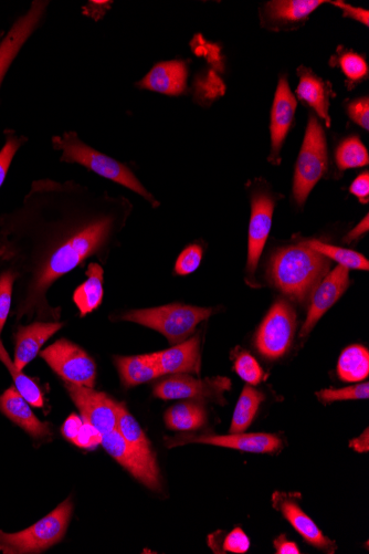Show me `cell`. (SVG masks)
Returning a JSON list of instances; mask_svg holds the SVG:
<instances>
[{"instance_id": "10", "label": "cell", "mask_w": 369, "mask_h": 554, "mask_svg": "<svg viewBox=\"0 0 369 554\" xmlns=\"http://www.w3.org/2000/svg\"><path fill=\"white\" fill-rule=\"evenodd\" d=\"M101 445L115 461L144 486L154 491H161V474L155 457H149L137 451L125 442L117 430L102 436Z\"/></svg>"}, {"instance_id": "30", "label": "cell", "mask_w": 369, "mask_h": 554, "mask_svg": "<svg viewBox=\"0 0 369 554\" xmlns=\"http://www.w3.org/2000/svg\"><path fill=\"white\" fill-rule=\"evenodd\" d=\"M303 244L315 250L316 253H319L330 260L336 261L339 266L345 267L349 270L355 269L367 271L369 269L367 258L354 252V250L332 246L321 242V240L315 239L307 240V242H303Z\"/></svg>"}, {"instance_id": "14", "label": "cell", "mask_w": 369, "mask_h": 554, "mask_svg": "<svg viewBox=\"0 0 369 554\" xmlns=\"http://www.w3.org/2000/svg\"><path fill=\"white\" fill-rule=\"evenodd\" d=\"M49 2L37 0L31 4L30 9L18 18L17 22L8 31V34L0 43V87L13 61L19 54L21 48L39 26L42 17L45 16Z\"/></svg>"}, {"instance_id": "4", "label": "cell", "mask_w": 369, "mask_h": 554, "mask_svg": "<svg viewBox=\"0 0 369 554\" xmlns=\"http://www.w3.org/2000/svg\"><path fill=\"white\" fill-rule=\"evenodd\" d=\"M212 315L213 309L210 308L173 303L163 307L129 311L120 319L160 332L175 346L191 337L198 324Z\"/></svg>"}, {"instance_id": "8", "label": "cell", "mask_w": 369, "mask_h": 554, "mask_svg": "<svg viewBox=\"0 0 369 554\" xmlns=\"http://www.w3.org/2000/svg\"><path fill=\"white\" fill-rule=\"evenodd\" d=\"M295 328H297V315L294 309L287 301H277L258 330L257 349L268 359L281 358L291 347Z\"/></svg>"}, {"instance_id": "41", "label": "cell", "mask_w": 369, "mask_h": 554, "mask_svg": "<svg viewBox=\"0 0 369 554\" xmlns=\"http://www.w3.org/2000/svg\"><path fill=\"white\" fill-rule=\"evenodd\" d=\"M102 435L90 424L84 422L73 444L82 448H94L101 444Z\"/></svg>"}, {"instance_id": "26", "label": "cell", "mask_w": 369, "mask_h": 554, "mask_svg": "<svg viewBox=\"0 0 369 554\" xmlns=\"http://www.w3.org/2000/svg\"><path fill=\"white\" fill-rule=\"evenodd\" d=\"M206 420L203 405L194 402L176 404L165 414L167 427L179 432L197 431L206 424Z\"/></svg>"}, {"instance_id": "13", "label": "cell", "mask_w": 369, "mask_h": 554, "mask_svg": "<svg viewBox=\"0 0 369 554\" xmlns=\"http://www.w3.org/2000/svg\"><path fill=\"white\" fill-rule=\"evenodd\" d=\"M273 212L274 201L271 196L256 194L252 197L247 260L249 280L255 279L259 260L271 231Z\"/></svg>"}, {"instance_id": "11", "label": "cell", "mask_w": 369, "mask_h": 554, "mask_svg": "<svg viewBox=\"0 0 369 554\" xmlns=\"http://www.w3.org/2000/svg\"><path fill=\"white\" fill-rule=\"evenodd\" d=\"M231 388L230 380L214 378L198 380L191 375L175 374L154 386V396L161 400H204L223 399L225 391Z\"/></svg>"}, {"instance_id": "43", "label": "cell", "mask_w": 369, "mask_h": 554, "mask_svg": "<svg viewBox=\"0 0 369 554\" xmlns=\"http://www.w3.org/2000/svg\"><path fill=\"white\" fill-rule=\"evenodd\" d=\"M333 5L340 7L343 10L345 16L351 17L357 20V22L368 26L369 14L367 10L363 8H357L343 2H335L333 3Z\"/></svg>"}, {"instance_id": "19", "label": "cell", "mask_w": 369, "mask_h": 554, "mask_svg": "<svg viewBox=\"0 0 369 554\" xmlns=\"http://www.w3.org/2000/svg\"><path fill=\"white\" fill-rule=\"evenodd\" d=\"M0 411L34 439L40 441V439H47L52 435L50 425L38 420V417L31 411L30 404L15 386L0 396Z\"/></svg>"}, {"instance_id": "23", "label": "cell", "mask_w": 369, "mask_h": 554, "mask_svg": "<svg viewBox=\"0 0 369 554\" xmlns=\"http://www.w3.org/2000/svg\"><path fill=\"white\" fill-rule=\"evenodd\" d=\"M279 508L284 518L310 545L319 549L334 548V542L323 535L314 521L294 501L281 498Z\"/></svg>"}, {"instance_id": "16", "label": "cell", "mask_w": 369, "mask_h": 554, "mask_svg": "<svg viewBox=\"0 0 369 554\" xmlns=\"http://www.w3.org/2000/svg\"><path fill=\"white\" fill-rule=\"evenodd\" d=\"M297 110V100L291 92L288 80L281 78L274 97L271 112V162L279 164L284 140L290 131Z\"/></svg>"}, {"instance_id": "7", "label": "cell", "mask_w": 369, "mask_h": 554, "mask_svg": "<svg viewBox=\"0 0 369 554\" xmlns=\"http://www.w3.org/2000/svg\"><path fill=\"white\" fill-rule=\"evenodd\" d=\"M40 357L65 383L94 389L97 379L96 362L77 344L60 339L41 351Z\"/></svg>"}, {"instance_id": "47", "label": "cell", "mask_w": 369, "mask_h": 554, "mask_svg": "<svg viewBox=\"0 0 369 554\" xmlns=\"http://www.w3.org/2000/svg\"><path fill=\"white\" fill-rule=\"evenodd\" d=\"M350 447L355 449L358 453H367L369 449L368 430L366 428L364 434L360 437L352 439Z\"/></svg>"}, {"instance_id": "5", "label": "cell", "mask_w": 369, "mask_h": 554, "mask_svg": "<svg viewBox=\"0 0 369 554\" xmlns=\"http://www.w3.org/2000/svg\"><path fill=\"white\" fill-rule=\"evenodd\" d=\"M72 511V500L68 498L49 515L26 530L17 533H6L0 530V552L5 554L41 553L54 547L65 538Z\"/></svg>"}, {"instance_id": "39", "label": "cell", "mask_w": 369, "mask_h": 554, "mask_svg": "<svg viewBox=\"0 0 369 554\" xmlns=\"http://www.w3.org/2000/svg\"><path fill=\"white\" fill-rule=\"evenodd\" d=\"M350 118L365 130L369 129V101L368 98L357 99L349 104Z\"/></svg>"}, {"instance_id": "6", "label": "cell", "mask_w": 369, "mask_h": 554, "mask_svg": "<svg viewBox=\"0 0 369 554\" xmlns=\"http://www.w3.org/2000/svg\"><path fill=\"white\" fill-rule=\"evenodd\" d=\"M326 170L328 148L325 133L319 120L311 114L294 173L293 197L299 206L304 205Z\"/></svg>"}, {"instance_id": "32", "label": "cell", "mask_w": 369, "mask_h": 554, "mask_svg": "<svg viewBox=\"0 0 369 554\" xmlns=\"http://www.w3.org/2000/svg\"><path fill=\"white\" fill-rule=\"evenodd\" d=\"M335 159L341 171L363 167L369 162L365 145L357 137L343 141L336 150Z\"/></svg>"}, {"instance_id": "18", "label": "cell", "mask_w": 369, "mask_h": 554, "mask_svg": "<svg viewBox=\"0 0 369 554\" xmlns=\"http://www.w3.org/2000/svg\"><path fill=\"white\" fill-rule=\"evenodd\" d=\"M188 66L184 60L160 62L137 83V87L166 96H181L187 89Z\"/></svg>"}, {"instance_id": "2", "label": "cell", "mask_w": 369, "mask_h": 554, "mask_svg": "<svg viewBox=\"0 0 369 554\" xmlns=\"http://www.w3.org/2000/svg\"><path fill=\"white\" fill-rule=\"evenodd\" d=\"M330 267V259L300 243L277 250L270 260L269 277L283 294L304 302L329 274Z\"/></svg>"}, {"instance_id": "20", "label": "cell", "mask_w": 369, "mask_h": 554, "mask_svg": "<svg viewBox=\"0 0 369 554\" xmlns=\"http://www.w3.org/2000/svg\"><path fill=\"white\" fill-rule=\"evenodd\" d=\"M157 361L163 375L200 373V340L192 339L175 344L171 349L158 352Z\"/></svg>"}, {"instance_id": "9", "label": "cell", "mask_w": 369, "mask_h": 554, "mask_svg": "<svg viewBox=\"0 0 369 554\" xmlns=\"http://www.w3.org/2000/svg\"><path fill=\"white\" fill-rule=\"evenodd\" d=\"M65 388L84 422L96 428L102 436L117 430L119 403L109 395L87 386L65 383Z\"/></svg>"}, {"instance_id": "27", "label": "cell", "mask_w": 369, "mask_h": 554, "mask_svg": "<svg viewBox=\"0 0 369 554\" xmlns=\"http://www.w3.org/2000/svg\"><path fill=\"white\" fill-rule=\"evenodd\" d=\"M340 379L347 383L362 382L369 374V352L365 347L346 348L337 363Z\"/></svg>"}, {"instance_id": "45", "label": "cell", "mask_w": 369, "mask_h": 554, "mask_svg": "<svg viewBox=\"0 0 369 554\" xmlns=\"http://www.w3.org/2000/svg\"><path fill=\"white\" fill-rule=\"evenodd\" d=\"M274 547H276L279 554H299L300 549L294 542L289 541L286 536H280L274 541Z\"/></svg>"}, {"instance_id": "24", "label": "cell", "mask_w": 369, "mask_h": 554, "mask_svg": "<svg viewBox=\"0 0 369 554\" xmlns=\"http://www.w3.org/2000/svg\"><path fill=\"white\" fill-rule=\"evenodd\" d=\"M87 280L73 294L81 317L97 310L103 300L104 270L99 263H90L86 271Z\"/></svg>"}, {"instance_id": "28", "label": "cell", "mask_w": 369, "mask_h": 554, "mask_svg": "<svg viewBox=\"0 0 369 554\" xmlns=\"http://www.w3.org/2000/svg\"><path fill=\"white\" fill-rule=\"evenodd\" d=\"M0 362H3L7 370L12 374L15 388L24 396V399L31 406L42 409L46 403L44 391H42L36 379L29 378V376L17 369L14 361L9 358L2 340H0Z\"/></svg>"}, {"instance_id": "42", "label": "cell", "mask_w": 369, "mask_h": 554, "mask_svg": "<svg viewBox=\"0 0 369 554\" xmlns=\"http://www.w3.org/2000/svg\"><path fill=\"white\" fill-rule=\"evenodd\" d=\"M350 192L355 195L361 203L366 204L369 198V174L364 172L358 175L350 187Z\"/></svg>"}, {"instance_id": "36", "label": "cell", "mask_w": 369, "mask_h": 554, "mask_svg": "<svg viewBox=\"0 0 369 554\" xmlns=\"http://www.w3.org/2000/svg\"><path fill=\"white\" fill-rule=\"evenodd\" d=\"M235 370L242 380L251 385H258L265 379V372L260 364L247 352L238 355L235 361Z\"/></svg>"}, {"instance_id": "22", "label": "cell", "mask_w": 369, "mask_h": 554, "mask_svg": "<svg viewBox=\"0 0 369 554\" xmlns=\"http://www.w3.org/2000/svg\"><path fill=\"white\" fill-rule=\"evenodd\" d=\"M121 381L125 388L151 382L162 376L156 353L137 357H117L114 359Z\"/></svg>"}, {"instance_id": "34", "label": "cell", "mask_w": 369, "mask_h": 554, "mask_svg": "<svg viewBox=\"0 0 369 554\" xmlns=\"http://www.w3.org/2000/svg\"><path fill=\"white\" fill-rule=\"evenodd\" d=\"M6 142L2 151H0V187L3 186L9 171L10 165L15 158L18 150L23 146L28 139L24 135H18L15 131H5Z\"/></svg>"}, {"instance_id": "12", "label": "cell", "mask_w": 369, "mask_h": 554, "mask_svg": "<svg viewBox=\"0 0 369 554\" xmlns=\"http://www.w3.org/2000/svg\"><path fill=\"white\" fill-rule=\"evenodd\" d=\"M165 443L168 448L183 446L189 443H200L257 454L277 452L282 447L281 439L271 434L240 433L229 436L182 434L173 438L166 437Z\"/></svg>"}, {"instance_id": "1", "label": "cell", "mask_w": 369, "mask_h": 554, "mask_svg": "<svg viewBox=\"0 0 369 554\" xmlns=\"http://www.w3.org/2000/svg\"><path fill=\"white\" fill-rule=\"evenodd\" d=\"M123 197L75 181L38 180L0 216V269L16 276L17 321H59L49 290L90 259L107 263L130 214Z\"/></svg>"}, {"instance_id": "3", "label": "cell", "mask_w": 369, "mask_h": 554, "mask_svg": "<svg viewBox=\"0 0 369 554\" xmlns=\"http://www.w3.org/2000/svg\"><path fill=\"white\" fill-rule=\"evenodd\" d=\"M52 146L61 153V162L82 165L104 179L129 188L130 191L142 196L153 207L160 206V202H157L155 197L146 190L128 166L92 149L79 138L75 131H66L62 135L52 138Z\"/></svg>"}, {"instance_id": "29", "label": "cell", "mask_w": 369, "mask_h": 554, "mask_svg": "<svg viewBox=\"0 0 369 554\" xmlns=\"http://www.w3.org/2000/svg\"><path fill=\"white\" fill-rule=\"evenodd\" d=\"M266 396L261 392L246 386L242 391L233 417V423L230 426L231 434H240L245 432L255 420L260 404L265 401Z\"/></svg>"}, {"instance_id": "37", "label": "cell", "mask_w": 369, "mask_h": 554, "mask_svg": "<svg viewBox=\"0 0 369 554\" xmlns=\"http://www.w3.org/2000/svg\"><path fill=\"white\" fill-rule=\"evenodd\" d=\"M344 75L352 82H360L368 75V67L365 59L355 52H345L339 60Z\"/></svg>"}, {"instance_id": "25", "label": "cell", "mask_w": 369, "mask_h": 554, "mask_svg": "<svg viewBox=\"0 0 369 554\" xmlns=\"http://www.w3.org/2000/svg\"><path fill=\"white\" fill-rule=\"evenodd\" d=\"M325 3L323 0H276L267 4L266 15L272 23H299Z\"/></svg>"}, {"instance_id": "17", "label": "cell", "mask_w": 369, "mask_h": 554, "mask_svg": "<svg viewBox=\"0 0 369 554\" xmlns=\"http://www.w3.org/2000/svg\"><path fill=\"white\" fill-rule=\"evenodd\" d=\"M65 326L59 321H35L19 326L15 333L14 363L21 372L40 353L45 343Z\"/></svg>"}, {"instance_id": "35", "label": "cell", "mask_w": 369, "mask_h": 554, "mask_svg": "<svg viewBox=\"0 0 369 554\" xmlns=\"http://www.w3.org/2000/svg\"><path fill=\"white\" fill-rule=\"evenodd\" d=\"M318 399L324 404L339 401L367 400L369 396L368 383H361L340 390H323L316 393Z\"/></svg>"}, {"instance_id": "38", "label": "cell", "mask_w": 369, "mask_h": 554, "mask_svg": "<svg viewBox=\"0 0 369 554\" xmlns=\"http://www.w3.org/2000/svg\"><path fill=\"white\" fill-rule=\"evenodd\" d=\"M203 248L197 244L188 246L179 255L175 265V273L179 276L191 275L202 264Z\"/></svg>"}, {"instance_id": "44", "label": "cell", "mask_w": 369, "mask_h": 554, "mask_svg": "<svg viewBox=\"0 0 369 554\" xmlns=\"http://www.w3.org/2000/svg\"><path fill=\"white\" fill-rule=\"evenodd\" d=\"M84 421L77 415H71L65 425H63L62 432L71 442L75 441L78 436Z\"/></svg>"}, {"instance_id": "21", "label": "cell", "mask_w": 369, "mask_h": 554, "mask_svg": "<svg viewBox=\"0 0 369 554\" xmlns=\"http://www.w3.org/2000/svg\"><path fill=\"white\" fill-rule=\"evenodd\" d=\"M300 78L297 94L300 100L308 103L309 106L318 113V116L323 119L326 124H331L329 109H330V94L331 86L329 82H325L314 73L304 67L298 69Z\"/></svg>"}, {"instance_id": "33", "label": "cell", "mask_w": 369, "mask_h": 554, "mask_svg": "<svg viewBox=\"0 0 369 554\" xmlns=\"http://www.w3.org/2000/svg\"><path fill=\"white\" fill-rule=\"evenodd\" d=\"M16 276L12 271L0 269V334H2L14 298Z\"/></svg>"}, {"instance_id": "15", "label": "cell", "mask_w": 369, "mask_h": 554, "mask_svg": "<svg viewBox=\"0 0 369 554\" xmlns=\"http://www.w3.org/2000/svg\"><path fill=\"white\" fill-rule=\"evenodd\" d=\"M349 286L350 270L342 266H337L323 278L311 296V306L307 320L303 324L301 337L308 336L315 324L335 305Z\"/></svg>"}, {"instance_id": "40", "label": "cell", "mask_w": 369, "mask_h": 554, "mask_svg": "<svg viewBox=\"0 0 369 554\" xmlns=\"http://www.w3.org/2000/svg\"><path fill=\"white\" fill-rule=\"evenodd\" d=\"M224 548L228 552L245 553L250 548V540L244 531L236 528L225 539Z\"/></svg>"}, {"instance_id": "31", "label": "cell", "mask_w": 369, "mask_h": 554, "mask_svg": "<svg viewBox=\"0 0 369 554\" xmlns=\"http://www.w3.org/2000/svg\"><path fill=\"white\" fill-rule=\"evenodd\" d=\"M117 431L125 439V442L137 451L146 456L155 457L149 439L123 403H119Z\"/></svg>"}, {"instance_id": "46", "label": "cell", "mask_w": 369, "mask_h": 554, "mask_svg": "<svg viewBox=\"0 0 369 554\" xmlns=\"http://www.w3.org/2000/svg\"><path fill=\"white\" fill-rule=\"evenodd\" d=\"M368 233V215H366L363 219V221L358 224L354 229L353 231H351L349 233V235H347L344 240L345 242L347 243H351L353 242V240H356L360 237H362L363 235L367 234Z\"/></svg>"}]
</instances>
